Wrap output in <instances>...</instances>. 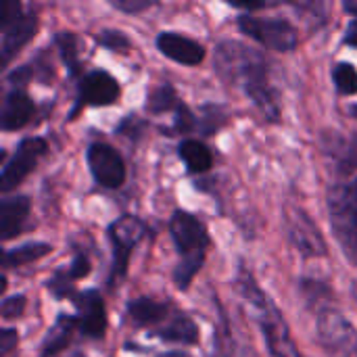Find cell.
Wrapping results in <instances>:
<instances>
[{
    "label": "cell",
    "instance_id": "1",
    "mask_svg": "<svg viewBox=\"0 0 357 357\" xmlns=\"http://www.w3.org/2000/svg\"><path fill=\"white\" fill-rule=\"evenodd\" d=\"M215 71L224 82L243 90L268 121H278L280 105L270 86L266 56L259 50L243 42L224 40L215 46Z\"/></svg>",
    "mask_w": 357,
    "mask_h": 357
},
{
    "label": "cell",
    "instance_id": "2",
    "mask_svg": "<svg viewBox=\"0 0 357 357\" xmlns=\"http://www.w3.org/2000/svg\"><path fill=\"white\" fill-rule=\"evenodd\" d=\"M234 289L241 295V299L245 301L247 310L251 312V316L255 318L266 347H268V356L270 357H301L297 351V345L291 337V328L282 316V312L278 310V305L272 301L270 295H266L259 284L255 282L253 274L241 264L236 270V278H234Z\"/></svg>",
    "mask_w": 357,
    "mask_h": 357
},
{
    "label": "cell",
    "instance_id": "3",
    "mask_svg": "<svg viewBox=\"0 0 357 357\" xmlns=\"http://www.w3.org/2000/svg\"><path fill=\"white\" fill-rule=\"evenodd\" d=\"M169 234L180 253V264L174 272L176 287L186 291L192 278L199 274L205 261V251L209 245V234L203 222H199L188 211H176L169 220Z\"/></svg>",
    "mask_w": 357,
    "mask_h": 357
},
{
    "label": "cell",
    "instance_id": "4",
    "mask_svg": "<svg viewBox=\"0 0 357 357\" xmlns=\"http://www.w3.org/2000/svg\"><path fill=\"white\" fill-rule=\"evenodd\" d=\"M333 234L349 264L357 266V178L335 182L326 190Z\"/></svg>",
    "mask_w": 357,
    "mask_h": 357
},
{
    "label": "cell",
    "instance_id": "5",
    "mask_svg": "<svg viewBox=\"0 0 357 357\" xmlns=\"http://www.w3.org/2000/svg\"><path fill=\"white\" fill-rule=\"evenodd\" d=\"M238 27L255 42L276 52H291L299 44V33L287 19H261L243 13L238 15Z\"/></svg>",
    "mask_w": 357,
    "mask_h": 357
},
{
    "label": "cell",
    "instance_id": "6",
    "mask_svg": "<svg viewBox=\"0 0 357 357\" xmlns=\"http://www.w3.org/2000/svg\"><path fill=\"white\" fill-rule=\"evenodd\" d=\"M318 341L326 357H357V331L333 307L318 314Z\"/></svg>",
    "mask_w": 357,
    "mask_h": 357
},
{
    "label": "cell",
    "instance_id": "7",
    "mask_svg": "<svg viewBox=\"0 0 357 357\" xmlns=\"http://www.w3.org/2000/svg\"><path fill=\"white\" fill-rule=\"evenodd\" d=\"M284 232L303 257H324L328 247L314 220L295 203L284 205Z\"/></svg>",
    "mask_w": 357,
    "mask_h": 357
},
{
    "label": "cell",
    "instance_id": "8",
    "mask_svg": "<svg viewBox=\"0 0 357 357\" xmlns=\"http://www.w3.org/2000/svg\"><path fill=\"white\" fill-rule=\"evenodd\" d=\"M144 234H146L144 222L138 220V218H134V215H123V218H119L109 228V238H111V245H113L111 284H115V280H119V278L126 276L130 255H132L134 247L144 238Z\"/></svg>",
    "mask_w": 357,
    "mask_h": 357
},
{
    "label": "cell",
    "instance_id": "9",
    "mask_svg": "<svg viewBox=\"0 0 357 357\" xmlns=\"http://www.w3.org/2000/svg\"><path fill=\"white\" fill-rule=\"evenodd\" d=\"M46 153V142L42 138H25L17 144L15 153L10 155V159L4 163L2 169V192H8L13 188H17L38 165L40 157Z\"/></svg>",
    "mask_w": 357,
    "mask_h": 357
},
{
    "label": "cell",
    "instance_id": "10",
    "mask_svg": "<svg viewBox=\"0 0 357 357\" xmlns=\"http://www.w3.org/2000/svg\"><path fill=\"white\" fill-rule=\"evenodd\" d=\"M86 161L96 184L105 188H119L126 182V165L121 155L105 142H94L86 151Z\"/></svg>",
    "mask_w": 357,
    "mask_h": 357
},
{
    "label": "cell",
    "instance_id": "11",
    "mask_svg": "<svg viewBox=\"0 0 357 357\" xmlns=\"http://www.w3.org/2000/svg\"><path fill=\"white\" fill-rule=\"evenodd\" d=\"M77 307V331L88 339H102L107 331V312L96 291H84L73 295Z\"/></svg>",
    "mask_w": 357,
    "mask_h": 357
},
{
    "label": "cell",
    "instance_id": "12",
    "mask_svg": "<svg viewBox=\"0 0 357 357\" xmlns=\"http://www.w3.org/2000/svg\"><path fill=\"white\" fill-rule=\"evenodd\" d=\"M36 31H38V15L36 13H23L17 19H13L10 23L2 25L0 54H2V65L4 67L36 36Z\"/></svg>",
    "mask_w": 357,
    "mask_h": 357
},
{
    "label": "cell",
    "instance_id": "13",
    "mask_svg": "<svg viewBox=\"0 0 357 357\" xmlns=\"http://www.w3.org/2000/svg\"><path fill=\"white\" fill-rule=\"evenodd\" d=\"M119 98V84L107 71H92L79 84V105L109 107Z\"/></svg>",
    "mask_w": 357,
    "mask_h": 357
},
{
    "label": "cell",
    "instance_id": "14",
    "mask_svg": "<svg viewBox=\"0 0 357 357\" xmlns=\"http://www.w3.org/2000/svg\"><path fill=\"white\" fill-rule=\"evenodd\" d=\"M157 48L167 59L180 63V65H199L205 59V48L195 42L192 38H186L176 31H161L157 36Z\"/></svg>",
    "mask_w": 357,
    "mask_h": 357
},
{
    "label": "cell",
    "instance_id": "15",
    "mask_svg": "<svg viewBox=\"0 0 357 357\" xmlns=\"http://www.w3.org/2000/svg\"><path fill=\"white\" fill-rule=\"evenodd\" d=\"M322 151L333 159L341 174H351L357 169V134L345 136L339 132H326L322 136Z\"/></svg>",
    "mask_w": 357,
    "mask_h": 357
},
{
    "label": "cell",
    "instance_id": "16",
    "mask_svg": "<svg viewBox=\"0 0 357 357\" xmlns=\"http://www.w3.org/2000/svg\"><path fill=\"white\" fill-rule=\"evenodd\" d=\"M36 113V105L33 100L23 92V90H10L4 96L2 102V113H0V126L4 132H13V130H21L25 128L31 117Z\"/></svg>",
    "mask_w": 357,
    "mask_h": 357
},
{
    "label": "cell",
    "instance_id": "17",
    "mask_svg": "<svg viewBox=\"0 0 357 357\" xmlns=\"http://www.w3.org/2000/svg\"><path fill=\"white\" fill-rule=\"evenodd\" d=\"M29 215V199L19 197H6L0 203V236L2 241H10L17 234H21L25 222Z\"/></svg>",
    "mask_w": 357,
    "mask_h": 357
},
{
    "label": "cell",
    "instance_id": "18",
    "mask_svg": "<svg viewBox=\"0 0 357 357\" xmlns=\"http://www.w3.org/2000/svg\"><path fill=\"white\" fill-rule=\"evenodd\" d=\"M169 303L163 301H155L149 297H140V299H132L128 303V316L132 320L134 326H153V324H161L165 318H169Z\"/></svg>",
    "mask_w": 357,
    "mask_h": 357
},
{
    "label": "cell",
    "instance_id": "19",
    "mask_svg": "<svg viewBox=\"0 0 357 357\" xmlns=\"http://www.w3.org/2000/svg\"><path fill=\"white\" fill-rule=\"evenodd\" d=\"M75 331H77V318L75 316H59L56 322L52 324V328L48 331V335L42 341L40 356L54 357L56 354H61L69 345Z\"/></svg>",
    "mask_w": 357,
    "mask_h": 357
},
{
    "label": "cell",
    "instance_id": "20",
    "mask_svg": "<svg viewBox=\"0 0 357 357\" xmlns=\"http://www.w3.org/2000/svg\"><path fill=\"white\" fill-rule=\"evenodd\" d=\"M157 335L169 343H184V345H197L199 343V328H197L195 320L188 318L186 314L174 316L167 322V326H163Z\"/></svg>",
    "mask_w": 357,
    "mask_h": 357
},
{
    "label": "cell",
    "instance_id": "21",
    "mask_svg": "<svg viewBox=\"0 0 357 357\" xmlns=\"http://www.w3.org/2000/svg\"><path fill=\"white\" fill-rule=\"evenodd\" d=\"M178 153H180V159L186 163L190 174H203L213 163L211 151L203 142H199V140H184L180 144Z\"/></svg>",
    "mask_w": 357,
    "mask_h": 357
},
{
    "label": "cell",
    "instance_id": "22",
    "mask_svg": "<svg viewBox=\"0 0 357 357\" xmlns=\"http://www.w3.org/2000/svg\"><path fill=\"white\" fill-rule=\"evenodd\" d=\"M50 251H52V247H50L48 243H27V245L17 247V249L4 251V255H2V266H4V270L19 268V266H25V264H31V261L42 259V257L48 255Z\"/></svg>",
    "mask_w": 357,
    "mask_h": 357
},
{
    "label": "cell",
    "instance_id": "23",
    "mask_svg": "<svg viewBox=\"0 0 357 357\" xmlns=\"http://www.w3.org/2000/svg\"><path fill=\"white\" fill-rule=\"evenodd\" d=\"M180 98H178V94H176V90H174V86H169V84H163V86H159V88H155L151 94H149V102H146V109L151 111V113H155V115H159V113H167V111H176L178 107H180Z\"/></svg>",
    "mask_w": 357,
    "mask_h": 357
},
{
    "label": "cell",
    "instance_id": "24",
    "mask_svg": "<svg viewBox=\"0 0 357 357\" xmlns=\"http://www.w3.org/2000/svg\"><path fill=\"white\" fill-rule=\"evenodd\" d=\"M54 44L65 61V65L69 67L71 73H77L79 69V61H77V36L73 31H59L54 36Z\"/></svg>",
    "mask_w": 357,
    "mask_h": 357
},
{
    "label": "cell",
    "instance_id": "25",
    "mask_svg": "<svg viewBox=\"0 0 357 357\" xmlns=\"http://www.w3.org/2000/svg\"><path fill=\"white\" fill-rule=\"evenodd\" d=\"M333 79L335 86L339 90V94L343 96H351L357 94V69L351 63H339L333 71Z\"/></svg>",
    "mask_w": 357,
    "mask_h": 357
},
{
    "label": "cell",
    "instance_id": "26",
    "mask_svg": "<svg viewBox=\"0 0 357 357\" xmlns=\"http://www.w3.org/2000/svg\"><path fill=\"white\" fill-rule=\"evenodd\" d=\"M96 42L102 44L105 48L109 50H117V52H128V48L132 46L130 38L121 31H115V29H102L98 36H96Z\"/></svg>",
    "mask_w": 357,
    "mask_h": 357
},
{
    "label": "cell",
    "instance_id": "27",
    "mask_svg": "<svg viewBox=\"0 0 357 357\" xmlns=\"http://www.w3.org/2000/svg\"><path fill=\"white\" fill-rule=\"evenodd\" d=\"M195 128V115L190 113V109L180 102V107L174 111V126L167 130L172 134H188Z\"/></svg>",
    "mask_w": 357,
    "mask_h": 357
},
{
    "label": "cell",
    "instance_id": "28",
    "mask_svg": "<svg viewBox=\"0 0 357 357\" xmlns=\"http://www.w3.org/2000/svg\"><path fill=\"white\" fill-rule=\"evenodd\" d=\"M2 318L4 320H17L23 316L25 312V297L23 295H15V297H6L2 301Z\"/></svg>",
    "mask_w": 357,
    "mask_h": 357
},
{
    "label": "cell",
    "instance_id": "29",
    "mask_svg": "<svg viewBox=\"0 0 357 357\" xmlns=\"http://www.w3.org/2000/svg\"><path fill=\"white\" fill-rule=\"evenodd\" d=\"M157 2L155 0H111V6L121 10V13H128V15H138L151 6H155Z\"/></svg>",
    "mask_w": 357,
    "mask_h": 357
},
{
    "label": "cell",
    "instance_id": "30",
    "mask_svg": "<svg viewBox=\"0 0 357 357\" xmlns=\"http://www.w3.org/2000/svg\"><path fill=\"white\" fill-rule=\"evenodd\" d=\"M343 8L354 17V21L349 23V27L345 31V44L357 48V0H345L343 2Z\"/></svg>",
    "mask_w": 357,
    "mask_h": 357
},
{
    "label": "cell",
    "instance_id": "31",
    "mask_svg": "<svg viewBox=\"0 0 357 357\" xmlns=\"http://www.w3.org/2000/svg\"><path fill=\"white\" fill-rule=\"evenodd\" d=\"M142 128H144V123H142L140 119H136L134 115H130V117H126V119L121 121V126L117 128V132H119V134H123V136L138 138V136H140V132H142Z\"/></svg>",
    "mask_w": 357,
    "mask_h": 357
},
{
    "label": "cell",
    "instance_id": "32",
    "mask_svg": "<svg viewBox=\"0 0 357 357\" xmlns=\"http://www.w3.org/2000/svg\"><path fill=\"white\" fill-rule=\"evenodd\" d=\"M19 343V337H17V331H10V328H4L0 331V354L2 356H8Z\"/></svg>",
    "mask_w": 357,
    "mask_h": 357
},
{
    "label": "cell",
    "instance_id": "33",
    "mask_svg": "<svg viewBox=\"0 0 357 357\" xmlns=\"http://www.w3.org/2000/svg\"><path fill=\"white\" fill-rule=\"evenodd\" d=\"M157 357H190L186 351H165V354H161V356Z\"/></svg>",
    "mask_w": 357,
    "mask_h": 357
}]
</instances>
